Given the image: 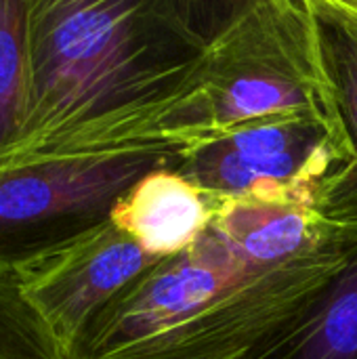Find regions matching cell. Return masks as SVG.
<instances>
[{"label": "cell", "mask_w": 357, "mask_h": 359, "mask_svg": "<svg viewBox=\"0 0 357 359\" xmlns=\"http://www.w3.org/2000/svg\"><path fill=\"white\" fill-rule=\"evenodd\" d=\"M227 4L29 0L19 154L168 145L156 133L183 99Z\"/></svg>", "instance_id": "6da1fadb"}, {"label": "cell", "mask_w": 357, "mask_h": 359, "mask_svg": "<svg viewBox=\"0 0 357 359\" xmlns=\"http://www.w3.org/2000/svg\"><path fill=\"white\" fill-rule=\"evenodd\" d=\"M351 252L259 265L208 227L191 248L133 282L74 359L248 358L301 318Z\"/></svg>", "instance_id": "7a4b0ae2"}, {"label": "cell", "mask_w": 357, "mask_h": 359, "mask_svg": "<svg viewBox=\"0 0 357 359\" xmlns=\"http://www.w3.org/2000/svg\"><path fill=\"white\" fill-rule=\"evenodd\" d=\"M299 111L332 118L309 0L229 2L156 137L185 147L257 118Z\"/></svg>", "instance_id": "3957f363"}, {"label": "cell", "mask_w": 357, "mask_h": 359, "mask_svg": "<svg viewBox=\"0 0 357 359\" xmlns=\"http://www.w3.org/2000/svg\"><path fill=\"white\" fill-rule=\"evenodd\" d=\"M181 147L19 154L0 162V280L109 221L147 172L177 168Z\"/></svg>", "instance_id": "277c9868"}, {"label": "cell", "mask_w": 357, "mask_h": 359, "mask_svg": "<svg viewBox=\"0 0 357 359\" xmlns=\"http://www.w3.org/2000/svg\"><path fill=\"white\" fill-rule=\"evenodd\" d=\"M347 164L335 120L278 114L181 147L175 168L210 198H288L316 208L322 185Z\"/></svg>", "instance_id": "5b68a950"}, {"label": "cell", "mask_w": 357, "mask_h": 359, "mask_svg": "<svg viewBox=\"0 0 357 359\" xmlns=\"http://www.w3.org/2000/svg\"><path fill=\"white\" fill-rule=\"evenodd\" d=\"M158 261L105 221L23 267L15 282L65 358L74 359L101 313Z\"/></svg>", "instance_id": "8992f818"}, {"label": "cell", "mask_w": 357, "mask_h": 359, "mask_svg": "<svg viewBox=\"0 0 357 359\" xmlns=\"http://www.w3.org/2000/svg\"><path fill=\"white\" fill-rule=\"evenodd\" d=\"M328 107L347 164L320 189L316 212L357 246V0H309Z\"/></svg>", "instance_id": "52a82bcc"}, {"label": "cell", "mask_w": 357, "mask_h": 359, "mask_svg": "<svg viewBox=\"0 0 357 359\" xmlns=\"http://www.w3.org/2000/svg\"><path fill=\"white\" fill-rule=\"evenodd\" d=\"M213 200L210 227L250 263L288 265L357 248L309 204L259 196Z\"/></svg>", "instance_id": "ba28073f"}, {"label": "cell", "mask_w": 357, "mask_h": 359, "mask_svg": "<svg viewBox=\"0 0 357 359\" xmlns=\"http://www.w3.org/2000/svg\"><path fill=\"white\" fill-rule=\"evenodd\" d=\"M215 200L175 168L139 179L114 206L109 221L149 257L170 259L191 248L210 227Z\"/></svg>", "instance_id": "9c48e42d"}, {"label": "cell", "mask_w": 357, "mask_h": 359, "mask_svg": "<svg viewBox=\"0 0 357 359\" xmlns=\"http://www.w3.org/2000/svg\"><path fill=\"white\" fill-rule=\"evenodd\" d=\"M244 359H357V250L301 318Z\"/></svg>", "instance_id": "30bf717a"}, {"label": "cell", "mask_w": 357, "mask_h": 359, "mask_svg": "<svg viewBox=\"0 0 357 359\" xmlns=\"http://www.w3.org/2000/svg\"><path fill=\"white\" fill-rule=\"evenodd\" d=\"M27 4L0 0V162L19 151L23 137Z\"/></svg>", "instance_id": "8fae6325"}, {"label": "cell", "mask_w": 357, "mask_h": 359, "mask_svg": "<svg viewBox=\"0 0 357 359\" xmlns=\"http://www.w3.org/2000/svg\"><path fill=\"white\" fill-rule=\"evenodd\" d=\"M0 359H67L11 278L0 280Z\"/></svg>", "instance_id": "7c38bea8"}]
</instances>
